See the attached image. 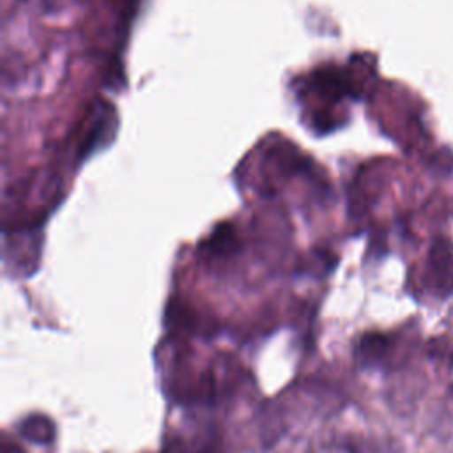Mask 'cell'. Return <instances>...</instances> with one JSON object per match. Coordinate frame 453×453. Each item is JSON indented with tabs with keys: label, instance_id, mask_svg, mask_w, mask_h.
<instances>
[{
	"label": "cell",
	"instance_id": "1",
	"mask_svg": "<svg viewBox=\"0 0 453 453\" xmlns=\"http://www.w3.org/2000/svg\"><path fill=\"white\" fill-rule=\"evenodd\" d=\"M428 276L441 296H448L453 290V253L444 241H437L430 250Z\"/></svg>",
	"mask_w": 453,
	"mask_h": 453
},
{
	"label": "cell",
	"instance_id": "2",
	"mask_svg": "<svg viewBox=\"0 0 453 453\" xmlns=\"http://www.w3.org/2000/svg\"><path fill=\"white\" fill-rule=\"evenodd\" d=\"M18 432L23 439L34 444H50L57 435V428L53 421L48 416L39 412L25 416L18 425Z\"/></svg>",
	"mask_w": 453,
	"mask_h": 453
},
{
	"label": "cell",
	"instance_id": "3",
	"mask_svg": "<svg viewBox=\"0 0 453 453\" xmlns=\"http://www.w3.org/2000/svg\"><path fill=\"white\" fill-rule=\"evenodd\" d=\"M388 349H389V340L386 334L368 333L361 338L357 352H359L361 359L373 363V361H379L388 352Z\"/></svg>",
	"mask_w": 453,
	"mask_h": 453
},
{
	"label": "cell",
	"instance_id": "4",
	"mask_svg": "<svg viewBox=\"0 0 453 453\" xmlns=\"http://www.w3.org/2000/svg\"><path fill=\"white\" fill-rule=\"evenodd\" d=\"M2 453H25L18 444L11 442V441H4V446H2Z\"/></svg>",
	"mask_w": 453,
	"mask_h": 453
}]
</instances>
